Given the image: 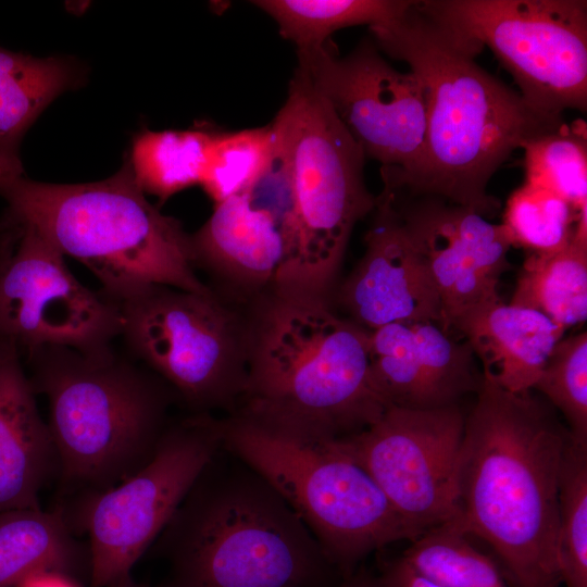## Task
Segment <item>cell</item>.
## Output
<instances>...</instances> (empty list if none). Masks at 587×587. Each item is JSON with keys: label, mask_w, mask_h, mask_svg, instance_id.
I'll return each mask as SVG.
<instances>
[{"label": "cell", "mask_w": 587, "mask_h": 587, "mask_svg": "<svg viewBox=\"0 0 587 587\" xmlns=\"http://www.w3.org/2000/svg\"><path fill=\"white\" fill-rule=\"evenodd\" d=\"M557 408L576 442L587 444V333L563 337L554 346L534 386Z\"/></svg>", "instance_id": "4dcf8cb0"}, {"label": "cell", "mask_w": 587, "mask_h": 587, "mask_svg": "<svg viewBox=\"0 0 587 587\" xmlns=\"http://www.w3.org/2000/svg\"><path fill=\"white\" fill-rule=\"evenodd\" d=\"M190 240L195 267L208 274V286L243 307L278 285L291 260L284 226L247 191L216 203Z\"/></svg>", "instance_id": "ac0fdd59"}, {"label": "cell", "mask_w": 587, "mask_h": 587, "mask_svg": "<svg viewBox=\"0 0 587 587\" xmlns=\"http://www.w3.org/2000/svg\"><path fill=\"white\" fill-rule=\"evenodd\" d=\"M222 447L299 515L342 578L370 553L419 534L373 478L333 442L288 435L237 413L217 417Z\"/></svg>", "instance_id": "52a82bcc"}, {"label": "cell", "mask_w": 587, "mask_h": 587, "mask_svg": "<svg viewBox=\"0 0 587 587\" xmlns=\"http://www.w3.org/2000/svg\"><path fill=\"white\" fill-rule=\"evenodd\" d=\"M370 30L382 52L409 65L427 99L420 168L400 177L380 167L383 184L494 217L500 201L487 188L495 173L515 150L563 120L538 113L485 71L475 61L483 47L428 16L417 1L398 20Z\"/></svg>", "instance_id": "6da1fadb"}, {"label": "cell", "mask_w": 587, "mask_h": 587, "mask_svg": "<svg viewBox=\"0 0 587 587\" xmlns=\"http://www.w3.org/2000/svg\"><path fill=\"white\" fill-rule=\"evenodd\" d=\"M124 342L193 414L233 413L247 379L246 307L213 289L150 286L116 301Z\"/></svg>", "instance_id": "9c48e42d"}, {"label": "cell", "mask_w": 587, "mask_h": 587, "mask_svg": "<svg viewBox=\"0 0 587 587\" xmlns=\"http://www.w3.org/2000/svg\"><path fill=\"white\" fill-rule=\"evenodd\" d=\"M467 537L449 521L424 532L400 557L440 587H509L495 562Z\"/></svg>", "instance_id": "484cf974"}, {"label": "cell", "mask_w": 587, "mask_h": 587, "mask_svg": "<svg viewBox=\"0 0 587 587\" xmlns=\"http://www.w3.org/2000/svg\"><path fill=\"white\" fill-rule=\"evenodd\" d=\"M16 223L20 234L0 273V339L21 358L46 346L110 347L121 335L118 303L85 287L55 247L32 225Z\"/></svg>", "instance_id": "5bb4252c"}, {"label": "cell", "mask_w": 587, "mask_h": 587, "mask_svg": "<svg viewBox=\"0 0 587 587\" xmlns=\"http://www.w3.org/2000/svg\"><path fill=\"white\" fill-rule=\"evenodd\" d=\"M466 340L433 322L390 323L370 332L374 385L388 407L432 410L459 404L483 382Z\"/></svg>", "instance_id": "e0dca14e"}, {"label": "cell", "mask_w": 587, "mask_h": 587, "mask_svg": "<svg viewBox=\"0 0 587 587\" xmlns=\"http://www.w3.org/2000/svg\"><path fill=\"white\" fill-rule=\"evenodd\" d=\"M582 212L541 187L525 183L508 198L501 224L512 247L528 253H551L572 240Z\"/></svg>", "instance_id": "f1b7e54d"}, {"label": "cell", "mask_w": 587, "mask_h": 587, "mask_svg": "<svg viewBox=\"0 0 587 587\" xmlns=\"http://www.w3.org/2000/svg\"><path fill=\"white\" fill-rule=\"evenodd\" d=\"M275 150L272 124L212 134L200 186L215 204L247 191L268 170Z\"/></svg>", "instance_id": "83f0119b"}, {"label": "cell", "mask_w": 587, "mask_h": 587, "mask_svg": "<svg viewBox=\"0 0 587 587\" xmlns=\"http://www.w3.org/2000/svg\"><path fill=\"white\" fill-rule=\"evenodd\" d=\"M372 214L364 237L365 251L333 290V305L370 332L404 322H433L442 328L439 295L395 208L378 195Z\"/></svg>", "instance_id": "2e32d148"}, {"label": "cell", "mask_w": 587, "mask_h": 587, "mask_svg": "<svg viewBox=\"0 0 587 587\" xmlns=\"http://www.w3.org/2000/svg\"><path fill=\"white\" fill-rule=\"evenodd\" d=\"M525 183L547 189L576 211L587 210V141L585 124L544 133L525 143Z\"/></svg>", "instance_id": "4316f807"}, {"label": "cell", "mask_w": 587, "mask_h": 587, "mask_svg": "<svg viewBox=\"0 0 587 587\" xmlns=\"http://www.w3.org/2000/svg\"><path fill=\"white\" fill-rule=\"evenodd\" d=\"M221 448L217 417L192 414L168 424L150 460L122 483L57 502L72 530L88 536L90 587L130 574Z\"/></svg>", "instance_id": "30bf717a"}, {"label": "cell", "mask_w": 587, "mask_h": 587, "mask_svg": "<svg viewBox=\"0 0 587 587\" xmlns=\"http://www.w3.org/2000/svg\"><path fill=\"white\" fill-rule=\"evenodd\" d=\"M17 587H79L74 577L59 573H43L30 577Z\"/></svg>", "instance_id": "836d02e7"}, {"label": "cell", "mask_w": 587, "mask_h": 587, "mask_svg": "<svg viewBox=\"0 0 587 587\" xmlns=\"http://www.w3.org/2000/svg\"><path fill=\"white\" fill-rule=\"evenodd\" d=\"M510 304L538 311L565 330L587 319V240L573 236L563 249L528 253Z\"/></svg>", "instance_id": "603a6c76"}, {"label": "cell", "mask_w": 587, "mask_h": 587, "mask_svg": "<svg viewBox=\"0 0 587 587\" xmlns=\"http://www.w3.org/2000/svg\"><path fill=\"white\" fill-rule=\"evenodd\" d=\"M0 196L4 215L85 264L115 301L158 285L211 290L197 275L190 235L149 202L127 159L104 180L50 184L24 175L1 182Z\"/></svg>", "instance_id": "8992f818"}, {"label": "cell", "mask_w": 587, "mask_h": 587, "mask_svg": "<svg viewBox=\"0 0 587 587\" xmlns=\"http://www.w3.org/2000/svg\"><path fill=\"white\" fill-rule=\"evenodd\" d=\"M419 8L489 48L525 102L563 120L587 108V2L584 0H422Z\"/></svg>", "instance_id": "8fae6325"}, {"label": "cell", "mask_w": 587, "mask_h": 587, "mask_svg": "<svg viewBox=\"0 0 587 587\" xmlns=\"http://www.w3.org/2000/svg\"><path fill=\"white\" fill-rule=\"evenodd\" d=\"M337 587H385V585L379 574L376 575L366 569L360 567L342 578Z\"/></svg>", "instance_id": "e575fe53"}, {"label": "cell", "mask_w": 587, "mask_h": 587, "mask_svg": "<svg viewBox=\"0 0 587 587\" xmlns=\"http://www.w3.org/2000/svg\"><path fill=\"white\" fill-rule=\"evenodd\" d=\"M465 416L459 404L389 407L365 429L334 445L377 484L420 535L455 515V471Z\"/></svg>", "instance_id": "4fadbf2b"}, {"label": "cell", "mask_w": 587, "mask_h": 587, "mask_svg": "<svg viewBox=\"0 0 587 587\" xmlns=\"http://www.w3.org/2000/svg\"><path fill=\"white\" fill-rule=\"evenodd\" d=\"M80 82L73 61L35 58L0 47V183L24 176L22 139L63 91Z\"/></svg>", "instance_id": "7402d4cb"}, {"label": "cell", "mask_w": 587, "mask_h": 587, "mask_svg": "<svg viewBox=\"0 0 587 587\" xmlns=\"http://www.w3.org/2000/svg\"><path fill=\"white\" fill-rule=\"evenodd\" d=\"M78 537L58 505L0 512V587L43 573L89 576L88 542Z\"/></svg>", "instance_id": "44dd1931"}, {"label": "cell", "mask_w": 587, "mask_h": 587, "mask_svg": "<svg viewBox=\"0 0 587 587\" xmlns=\"http://www.w3.org/2000/svg\"><path fill=\"white\" fill-rule=\"evenodd\" d=\"M476 394L451 521L490 546L514 587H560L559 490L570 432L530 392L511 394L483 375Z\"/></svg>", "instance_id": "7a4b0ae2"}, {"label": "cell", "mask_w": 587, "mask_h": 587, "mask_svg": "<svg viewBox=\"0 0 587 587\" xmlns=\"http://www.w3.org/2000/svg\"><path fill=\"white\" fill-rule=\"evenodd\" d=\"M247 379L233 413L299 438L359 433L389 408L370 363V330L330 296L276 285L246 305Z\"/></svg>", "instance_id": "3957f363"}, {"label": "cell", "mask_w": 587, "mask_h": 587, "mask_svg": "<svg viewBox=\"0 0 587 587\" xmlns=\"http://www.w3.org/2000/svg\"><path fill=\"white\" fill-rule=\"evenodd\" d=\"M18 234V224L4 218H0V273L16 242ZM10 353L18 352L0 339V358Z\"/></svg>", "instance_id": "d6a6232c"}, {"label": "cell", "mask_w": 587, "mask_h": 587, "mask_svg": "<svg viewBox=\"0 0 587 587\" xmlns=\"http://www.w3.org/2000/svg\"><path fill=\"white\" fill-rule=\"evenodd\" d=\"M558 569L565 587H587V444L572 436L560 474Z\"/></svg>", "instance_id": "f546056e"}, {"label": "cell", "mask_w": 587, "mask_h": 587, "mask_svg": "<svg viewBox=\"0 0 587 587\" xmlns=\"http://www.w3.org/2000/svg\"><path fill=\"white\" fill-rule=\"evenodd\" d=\"M211 137L200 129L137 134L127 161L139 188L163 202L200 185Z\"/></svg>", "instance_id": "d4e9b609"}, {"label": "cell", "mask_w": 587, "mask_h": 587, "mask_svg": "<svg viewBox=\"0 0 587 587\" xmlns=\"http://www.w3.org/2000/svg\"><path fill=\"white\" fill-rule=\"evenodd\" d=\"M109 587H149L147 585L139 584L135 582L130 574L125 575L118 579H116L114 583H112Z\"/></svg>", "instance_id": "d590c367"}, {"label": "cell", "mask_w": 587, "mask_h": 587, "mask_svg": "<svg viewBox=\"0 0 587 587\" xmlns=\"http://www.w3.org/2000/svg\"><path fill=\"white\" fill-rule=\"evenodd\" d=\"M298 61L365 157L400 177L416 173L427 129V99L416 75L392 67L373 39L346 57L328 41L298 51Z\"/></svg>", "instance_id": "7c38bea8"}, {"label": "cell", "mask_w": 587, "mask_h": 587, "mask_svg": "<svg viewBox=\"0 0 587 587\" xmlns=\"http://www.w3.org/2000/svg\"><path fill=\"white\" fill-rule=\"evenodd\" d=\"M457 329L483 365V375L516 395L530 392L565 329L542 313L498 302L457 319Z\"/></svg>", "instance_id": "ffe728a7"}, {"label": "cell", "mask_w": 587, "mask_h": 587, "mask_svg": "<svg viewBox=\"0 0 587 587\" xmlns=\"http://www.w3.org/2000/svg\"><path fill=\"white\" fill-rule=\"evenodd\" d=\"M161 587H337L342 576L284 498L223 447L155 539Z\"/></svg>", "instance_id": "277c9868"}, {"label": "cell", "mask_w": 587, "mask_h": 587, "mask_svg": "<svg viewBox=\"0 0 587 587\" xmlns=\"http://www.w3.org/2000/svg\"><path fill=\"white\" fill-rule=\"evenodd\" d=\"M26 360L34 392L49 402L58 501L116 486L150 460L177 400L159 376L111 346H46Z\"/></svg>", "instance_id": "5b68a950"}, {"label": "cell", "mask_w": 587, "mask_h": 587, "mask_svg": "<svg viewBox=\"0 0 587 587\" xmlns=\"http://www.w3.org/2000/svg\"><path fill=\"white\" fill-rule=\"evenodd\" d=\"M379 576L385 587H440L415 572L401 557L385 562Z\"/></svg>", "instance_id": "1f68e13d"}, {"label": "cell", "mask_w": 587, "mask_h": 587, "mask_svg": "<svg viewBox=\"0 0 587 587\" xmlns=\"http://www.w3.org/2000/svg\"><path fill=\"white\" fill-rule=\"evenodd\" d=\"M271 124L290 183L296 232L295 260L280 285L330 296L355 224L376 205L364 180L366 157L298 67Z\"/></svg>", "instance_id": "ba28073f"}, {"label": "cell", "mask_w": 587, "mask_h": 587, "mask_svg": "<svg viewBox=\"0 0 587 587\" xmlns=\"http://www.w3.org/2000/svg\"><path fill=\"white\" fill-rule=\"evenodd\" d=\"M409 240L423 258L440 298L442 329L474 308L498 302L500 276L512 268L511 240L500 224L435 195L384 185Z\"/></svg>", "instance_id": "9a60e30c"}, {"label": "cell", "mask_w": 587, "mask_h": 587, "mask_svg": "<svg viewBox=\"0 0 587 587\" xmlns=\"http://www.w3.org/2000/svg\"><path fill=\"white\" fill-rule=\"evenodd\" d=\"M21 355L0 358V512L40 508L39 494L58 476L59 460Z\"/></svg>", "instance_id": "d6986e66"}, {"label": "cell", "mask_w": 587, "mask_h": 587, "mask_svg": "<svg viewBox=\"0 0 587 587\" xmlns=\"http://www.w3.org/2000/svg\"><path fill=\"white\" fill-rule=\"evenodd\" d=\"M277 23L297 51L319 48L335 32L357 25H385L401 17L411 0H259L252 1Z\"/></svg>", "instance_id": "cb8c5ba5"}]
</instances>
